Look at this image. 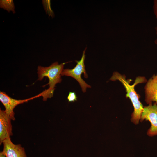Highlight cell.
Listing matches in <instances>:
<instances>
[{
    "mask_svg": "<svg viewBox=\"0 0 157 157\" xmlns=\"http://www.w3.org/2000/svg\"><path fill=\"white\" fill-rule=\"evenodd\" d=\"M0 6L1 8L4 9L8 12L12 11L13 13H15L13 0H0Z\"/></svg>",
    "mask_w": 157,
    "mask_h": 157,
    "instance_id": "cell-9",
    "label": "cell"
},
{
    "mask_svg": "<svg viewBox=\"0 0 157 157\" xmlns=\"http://www.w3.org/2000/svg\"><path fill=\"white\" fill-rule=\"evenodd\" d=\"M41 96L40 93L38 95L31 97L22 100H17L13 98L3 92H0V101L5 108V111L13 120L15 119L13 110L15 108L20 104Z\"/></svg>",
    "mask_w": 157,
    "mask_h": 157,
    "instance_id": "cell-5",
    "label": "cell"
},
{
    "mask_svg": "<svg viewBox=\"0 0 157 157\" xmlns=\"http://www.w3.org/2000/svg\"><path fill=\"white\" fill-rule=\"evenodd\" d=\"M153 10L156 18L157 20V0L154 1Z\"/></svg>",
    "mask_w": 157,
    "mask_h": 157,
    "instance_id": "cell-11",
    "label": "cell"
},
{
    "mask_svg": "<svg viewBox=\"0 0 157 157\" xmlns=\"http://www.w3.org/2000/svg\"><path fill=\"white\" fill-rule=\"evenodd\" d=\"M86 49V48L83 51L81 60L76 61L77 64L74 68L64 69L61 74V76H70L75 79L79 83L83 92H86L87 88H91L90 86L87 84L81 77V75L83 73L84 77L86 78H88L84 63Z\"/></svg>",
    "mask_w": 157,
    "mask_h": 157,
    "instance_id": "cell-3",
    "label": "cell"
},
{
    "mask_svg": "<svg viewBox=\"0 0 157 157\" xmlns=\"http://www.w3.org/2000/svg\"><path fill=\"white\" fill-rule=\"evenodd\" d=\"M3 143V147L1 152L6 157H27L24 148L20 144H13L10 138L6 139Z\"/></svg>",
    "mask_w": 157,
    "mask_h": 157,
    "instance_id": "cell-6",
    "label": "cell"
},
{
    "mask_svg": "<svg viewBox=\"0 0 157 157\" xmlns=\"http://www.w3.org/2000/svg\"><path fill=\"white\" fill-rule=\"evenodd\" d=\"M155 29L156 31V34L157 35V26L155 28ZM154 43L156 44L157 45V38L154 41Z\"/></svg>",
    "mask_w": 157,
    "mask_h": 157,
    "instance_id": "cell-12",
    "label": "cell"
},
{
    "mask_svg": "<svg viewBox=\"0 0 157 157\" xmlns=\"http://www.w3.org/2000/svg\"><path fill=\"white\" fill-rule=\"evenodd\" d=\"M12 120L5 110L0 109V144L6 139L10 138L12 132Z\"/></svg>",
    "mask_w": 157,
    "mask_h": 157,
    "instance_id": "cell-7",
    "label": "cell"
},
{
    "mask_svg": "<svg viewBox=\"0 0 157 157\" xmlns=\"http://www.w3.org/2000/svg\"><path fill=\"white\" fill-rule=\"evenodd\" d=\"M67 63L59 64L56 62L48 67L39 66L38 67V80L41 81L44 77H47L49 79V82L47 85H49V88L41 93L44 101H46L48 98L53 96L56 85L62 81L61 74L64 69V65Z\"/></svg>",
    "mask_w": 157,
    "mask_h": 157,
    "instance_id": "cell-2",
    "label": "cell"
},
{
    "mask_svg": "<svg viewBox=\"0 0 157 157\" xmlns=\"http://www.w3.org/2000/svg\"><path fill=\"white\" fill-rule=\"evenodd\" d=\"M0 157H6V156L1 151L0 152Z\"/></svg>",
    "mask_w": 157,
    "mask_h": 157,
    "instance_id": "cell-13",
    "label": "cell"
},
{
    "mask_svg": "<svg viewBox=\"0 0 157 157\" xmlns=\"http://www.w3.org/2000/svg\"><path fill=\"white\" fill-rule=\"evenodd\" d=\"M77 96L75 92H70L67 99L69 102H73L77 100Z\"/></svg>",
    "mask_w": 157,
    "mask_h": 157,
    "instance_id": "cell-10",
    "label": "cell"
},
{
    "mask_svg": "<svg viewBox=\"0 0 157 157\" xmlns=\"http://www.w3.org/2000/svg\"><path fill=\"white\" fill-rule=\"evenodd\" d=\"M126 78L125 75H122L117 72H115L110 80L114 81L118 80L124 86L126 92V97L129 98L134 107V110L131 115V120L133 123L137 124L140 119L144 107L139 100L140 96L137 93L135 87L139 83L146 82L147 80L144 77L138 76L136 78L133 84L130 85V83L131 80H126Z\"/></svg>",
    "mask_w": 157,
    "mask_h": 157,
    "instance_id": "cell-1",
    "label": "cell"
},
{
    "mask_svg": "<svg viewBox=\"0 0 157 157\" xmlns=\"http://www.w3.org/2000/svg\"><path fill=\"white\" fill-rule=\"evenodd\" d=\"M144 119L149 121L151 124V126L148 130L147 134L150 137L157 135V104L154 103L153 105L150 104L144 107L140 122H142Z\"/></svg>",
    "mask_w": 157,
    "mask_h": 157,
    "instance_id": "cell-4",
    "label": "cell"
},
{
    "mask_svg": "<svg viewBox=\"0 0 157 157\" xmlns=\"http://www.w3.org/2000/svg\"><path fill=\"white\" fill-rule=\"evenodd\" d=\"M144 89L146 103L149 104L153 102L157 104V73L148 80Z\"/></svg>",
    "mask_w": 157,
    "mask_h": 157,
    "instance_id": "cell-8",
    "label": "cell"
}]
</instances>
